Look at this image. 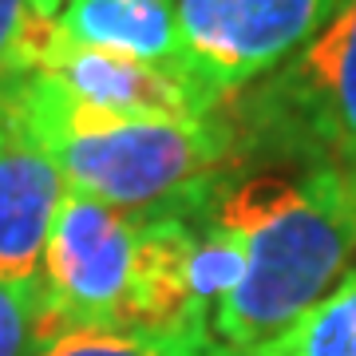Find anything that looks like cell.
Instances as JSON below:
<instances>
[{"label": "cell", "instance_id": "cell-12", "mask_svg": "<svg viewBox=\"0 0 356 356\" xmlns=\"http://www.w3.org/2000/svg\"><path fill=\"white\" fill-rule=\"evenodd\" d=\"M32 24L28 0H0V88L24 72V36Z\"/></svg>", "mask_w": 356, "mask_h": 356}, {"label": "cell", "instance_id": "cell-9", "mask_svg": "<svg viewBox=\"0 0 356 356\" xmlns=\"http://www.w3.org/2000/svg\"><path fill=\"white\" fill-rule=\"evenodd\" d=\"M245 356H356V266L317 305Z\"/></svg>", "mask_w": 356, "mask_h": 356}, {"label": "cell", "instance_id": "cell-5", "mask_svg": "<svg viewBox=\"0 0 356 356\" xmlns=\"http://www.w3.org/2000/svg\"><path fill=\"white\" fill-rule=\"evenodd\" d=\"M186 76L218 103L277 72L301 48L337 0H175Z\"/></svg>", "mask_w": 356, "mask_h": 356}, {"label": "cell", "instance_id": "cell-14", "mask_svg": "<svg viewBox=\"0 0 356 356\" xmlns=\"http://www.w3.org/2000/svg\"><path fill=\"white\" fill-rule=\"evenodd\" d=\"M4 135H8V111H4V103H0V143H4Z\"/></svg>", "mask_w": 356, "mask_h": 356}, {"label": "cell", "instance_id": "cell-4", "mask_svg": "<svg viewBox=\"0 0 356 356\" xmlns=\"http://www.w3.org/2000/svg\"><path fill=\"white\" fill-rule=\"evenodd\" d=\"M226 107L242 166H321L356 182V0H337L277 72Z\"/></svg>", "mask_w": 356, "mask_h": 356}, {"label": "cell", "instance_id": "cell-11", "mask_svg": "<svg viewBox=\"0 0 356 356\" xmlns=\"http://www.w3.org/2000/svg\"><path fill=\"white\" fill-rule=\"evenodd\" d=\"M56 337L60 329L44 297V285L0 281V356H36Z\"/></svg>", "mask_w": 356, "mask_h": 356}, {"label": "cell", "instance_id": "cell-1", "mask_svg": "<svg viewBox=\"0 0 356 356\" xmlns=\"http://www.w3.org/2000/svg\"><path fill=\"white\" fill-rule=\"evenodd\" d=\"M191 214L226 234L238 281L210 332L254 353L356 266V182L321 166H242Z\"/></svg>", "mask_w": 356, "mask_h": 356}, {"label": "cell", "instance_id": "cell-6", "mask_svg": "<svg viewBox=\"0 0 356 356\" xmlns=\"http://www.w3.org/2000/svg\"><path fill=\"white\" fill-rule=\"evenodd\" d=\"M24 72H44L67 95L119 115L198 119V115H214L226 107L210 91L198 88L191 76L139 64L127 56H111V51L79 48V44L60 36L56 20H44L36 13H32V24L24 36Z\"/></svg>", "mask_w": 356, "mask_h": 356}, {"label": "cell", "instance_id": "cell-7", "mask_svg": "<svg viewBox=\"0 0 356 356\" xmlns=\"http://www.w3.org/2000/svg\"><path fill=\"white\" fill-rule=\"evenodd\" d=\"M64 194L60 166L8 119L0 143V281L44 285V250Z\"/></svg>", "mask_w": 356, "mask_h": 356}, {"label": "cell", "instance_id": "cell-3", "mask_svg": "<svg viewBox=\"0 0 356 356\" xmlns=\"http://www.w3.org/2000/svg\"><path fill=\"white\" fill-rule=\"evenodd\" d=\"M191 254L186 218H135L67 186L44 250V297L56 329L210 332L194 305Z\"/></svg>", "mask_w": 356, "mask_h": 356}, {"label": "cell", "instance_id": "cell-2", "mask_svg": "<svg viewBox=\"0 0 356 356\" xmlns=\"http://www.w3.org/2000/svg\"><path fill=\"white\" fill-rule=\"evenodd\" d=\"M0 103L72 191L135 218H186L242 170L229 107L198 119L119 115L67 95L44 72L4 83Z\"/></svg>", "mask_w": 356, "mask_h": 356}, {"label": "cell", "instance_id": "cell-13", "mask_svg": "<svg viewBox=\"0 0 356 356\" xmlns=\"http://www.w3.org/2000/svg\"><path fill=\"white\" fill-rule=\"evenodd\" d=\"M67 4H72V0H28V8H32L36 16H44V20H56Z\"/></svg>", "mask_w": 356, "mask_h": 356}, {"label": "cell", "instance_id": "cell-10", "mask_svg": "<svg viewBox=\"0 0 356 356\" xmlns=\"http://www.w3.org/2000/svg\"><path fill=\"white\" fill-rule=\"evenodd\" d=\"M36 356H245L206 329H72Z\"/></svg>", "mask_w": 356, "mask_h": 356}, {"label": "cell", "instance_id": "cell-8", "mask_svg": "<svg viewBox=\"0 0 356 356\" xmlns=\"http://www.w3.org/2000/svg\"><path fill=\"white\" fill-rule=\"evenodd\" d=\"M56 28L79 48L111 51L186 76V48L175 0H72L56 16Z\"/></svg>", "mask_w": 356, "mask_h": 356}]
</instances>
